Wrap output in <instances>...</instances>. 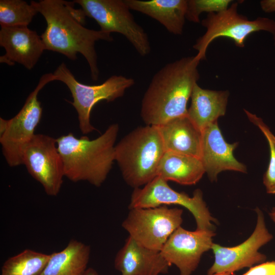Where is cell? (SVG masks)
I'll list each match as a JSON object with an SVG mask.
<instances>
[{"instance_id": "6", "label": "cell", "mask_w": 275, "mask_h": 275, "mask_svg": "<svg viewBox=\"0 0 275 275\" xmlns=\"http://www.w3.org/2000/svg\"><path fill=\"white\" fill-rule=\"evenodd\" d=\"M238 2L232 3L225 10L208 14L201 24L206 29L205 34L198 38L193 48L198 51L196 57L200 61L206 59L209 44L218 37H224L233 40L240 48L245 46V41L250 35L259 31H266L272 35L275 40V21L267 17H259L253 20L237 12Z\"/></svg>"}, {"instance_id": "4", "label": "cell", "mask_w": 275, "mask_h": 275, "mask_svg": "<svg viewBox=\"0 0 275 275\" xmlns=\"http://www.w3.org/2000/svg\"><path fill=\"white\" fill-rule=\"evenodd\" d=\"M166 152L156 126L138 127L115 146V160L125 182L133 188L144 186L157 176Z\"/></svg>"}, {"instance_id": "1", "label": "cell", "mask_w": 275, "mask_h": 275, "mask_svg": "<svg viewBox=\"0 0 275 275\" xmlns=\"http://www.w3.org/2000/svg\"><path fill=\"white\" fill-rule=\"evenodd\" d=\"M31 4L46 22L40 36L45 50L60 53L71 60H76L77 53H81L89 65L92 79L97 81L99 72L95 44L100 40L112 41L111 34L84 27L74 16L73 2L41 0Z\"/></svg>"}, {"instance_id": "30", "label": "cell", "mask_w": 275, "mask_h": 275, "mask_svg": "<svg viewBox=\"0 0 275 275\" xmlns=\"http://www.w3.org/2000/svg\"><path fill=\"white\" fill-rule=\"evenodd\" d=\"M210 275H235L233 272H223L215 273Z\"/></svg>"}, {"instance_id": "2", "label": "cell", "mask_w": 275, "mask_h": 275, "mask_svg": "<svg viewBox=\"0 0 275 275\" xmlns=\"http://www.w3.org/2000/svg\"><path fill=\"white\" fill-rule=\"evenodd\" d=\"M196 56L168 63L153 76L142 99L141 116L147 125L159 126L187 115V104L200 78Z\"/></svg>"}, {"instance_id": "24", "label": "cell", "mask_w": 275, "mask_h": 275, "mask_svg": "<svg viewBox=\"0 0 275 275\" xmlns=\"http://www.w3.org/2000/svg\"><path fill=\"white\" fill-rule=\"evenodd\" d=\"M244 111L250 121L257 126L263 133L268 143L270 150L269 162L263 176V184L267 193L275 194V143L271 138V131L261 118L245 109Z\"/></svg>"}, {"instance_id": "15", "label": "cell", "mask_w": 275, "mask_h": 275, "mask_svg": "<svg viewBox=\"0 0 275 275\" xmlns=\"http://www.w3.org/2000/svg\"><path fill=\"white\" fill-rule=\"evenodd\" d=\"M0 45L6 50L1 63L11 66L16 62L28 70L34 67L45 50L41 37L28 26H1Z\"/></svg>"}, {"instance_id": "9", "label": "cell", "mask_w": 275, "mask_h": 275, "mask_svg": "<svg viewBox=\"0 0 275 275\" xmlns=\"http://www.w3.org/2000/svg\"><path fill=\"white\" fill-rule=\"evenodd\" d=\"M183 210L162 205L133 208L122 224L129 236L149 249L160 251L172 234L182 223Z\"/></svg>"}, {"instance_id": "27", "label": "cell", "mask_w": 275, "mask_h": 275, "mask_svg": "<svg viewBox=\"0 0 275 275\" xmlns=\"http://www.w3.org/2000/svg\"><path fill=\"white\" fill-rule=\"evenodd\" d=\"M261 9L266 13L275 12V0H262L260 2Z\"/></svg>"}, {"instance_id": "20", "label": "cell", "mask_w": 275, "mask_h": 275, "mask_svg": "<svg viewBox=\"0 0 275 275\" xmlns=\"http://www.w3.org/2000/svg\"><path fill=\"white\" fill-rule=\"evenodd\" d=\"M205 173L200 158L166 151L159 163L157 176L167 181L190 185L198 182Z\"/></svg>"}, {"instance_id": "7", "label": "cell", "mask_w": 275, "mask_h": 275, "mask_svg": "<svg viewBox=\"0 0 275 275\" xmlns=\"http://www.w3.org/2000/svg\"><path fill=\"white\" fill-rule=\"evenodd\" d=\"M53 75L57 80L64 82L69 89L76 109L79 127L82 133L87 134L96 130L90 122V114L98 102H111L122 97L126 90L134 84L133 78L123 75H113L98 85H86L78 81L65 63L55 70Z\"/></svg>"}, {"instance_id": "21", "label": "cell", "mask_w": 275, "mask_h": 275, "mask_svg": "<svg viewBox=\"0 0 275 275\" xmlns=\"http://www.w3.org/2000/svg\"><path fill=\"white\" fill-rule=\"evenodd\" d=\"M90 255L89 245L71 239L64 250L50 254L39 275H83L88 268Z\"/></svg>"}, {"instance_id": "5", "label": "cell", "mask_w": 275, "mask_h": 275, "mask_svg": "<svg viewBox=\"0 0 275 275\" xmlns=\"http://www.w3.org/2000/svg\"><path fill=\"white\" fill-rule=\"evenodd\" d=\"M57 80L53 73L42 75L19 112L9 120L0 118V143L3 155L11 167L22 164L23 152L34 138L40 123L42 108L38 99L40 91L48 82Z\"/></svg>"}, {"instance_id": "14", "label": "cell", "mask_w": 275, "mask_h": 275, "mask_svg": "<svg viewBox=\"0 0 275 275\" xmlns=\"http://www.w3.org/2000/svg\"><path fill=\"white\" fill-rule=\"evenodd\" d=\"M238 143L229 144L225 140L217 122L212 123L202 131L200 160L209 179L215 181L217 175L224 171L245 173V165L233 155Z\"/></svg>"}, {"instance_id": "10", "label": "cell", "mask_w": 275, "mask_h": 275, "mask_svg": "<svg viewBox=\"0 0 275 275\" xmlns=\"http://www.w3.org/2000/svg\"><path fill=\"white\" fill-rule=\"evenodd\" d=\"M86 16L94 19L100 30L123 35L143 57L149 54L151 47L148 37L138 24L124 0H75Z\"/></svg>"}, {"instance_id": "17", "label": "cell", "mask_w": 275, "mask_h": 275, "mask_svg": "<svg viewBox=\"0 0 275 275\" xmlns=\"http://www.w3.org/2000/svg\"><path fill=\"white\" fill-rule=\"evenodd\" d=\"M166 152H172L200 158L202 132L187 115L173 119L156 126Z\"/></svg>"}, {"instance_id": "19", "label": "cell", "mask_w": 275, "mask_h": 275, "mask_svg": "<svg viewBox=\"0 0 275 275\" xmlns=\"http://www.w3.org/2000/svg\"><path fill=\"white\" fill-rule=\"evenodd\" d=\"M130 9L156 20L171 33L182 35L187 8V0H124Z\"/></svg>"}, {"instance_id": "26", "label": "cell", "mask_w": 275, "mask_h": 275, "mask_svg": "<svg viewBox=\"0 0 275 275\" xmlns=\"http://www.w3.org/2000/svg\"><path fill=\"white\" fill-rule=\"evenodd\" d=\"M242 275H275V261L263 262L251 267Z\"/></svg>"}, {"instance_id": "28", "label": "cell", "mask_w": 275, "mask_h": 275, "mask_svg": "<svg viewBox=\"0 0 275 275\" xmlns=\"http://www.w3.org/2000/svg\"><path fill=\"white\" fill-rule=\"evenodd\" d=\"M83 275H99V274L94 269L90 267L86 269Z\"/></svg>"}, {"instance_id": "18", "label": "cell", "mask_w": 275, "mask_h": 275, "mask_svg": "<svg viewBox=\"0 0 275 275\" xmlns=\"http://www.w3.org/2000/svg\"><path fill=\"white\" fill-rule=\"evenodd\" d=\"M229 96L228 91L204 89L196 84L192 91L187 115L202 132L225 115Z\"/></svg>"}, {"instance_id": "29", "label": "cell", "mask_w": 275, "mask_h": 275, "mask_svg": "<svg viewBox=\"0 0 275 275\" xmlns=\"http://www.w3.org/2000/svg\"><path fill=\"white\" fill-rule=\"evenodd\" d=\"M269 214L271 219L275 223V207L272 209V210Z\"/></svg>"}, {"instance_id": "8", "label": "cell", "mask_w": 275, "mask_h": 275, "mask_svg": "<svg viewBox=\"0 0 275 275\" xmlns=\"http://www.w3.org/2000/svg\"><path fill=\"white\" fill-rule=\"evenodd\" d=\"M177 205L186 208L194 216L197 230L213 231L212 224L217 220L212 217L203 200L200 189L195 190L192 197L184 192L172 189L168 181L157 176L143 187L134 188L130 198L129 209L153 208L162 205Z\"/></svg>"}, {"instance_id": "16", "label": "cell", "mask_w": 275, "mask_h": 275, "mask_svg": "<svg viewBox=\"0 0 275 275\" xmlns=\"http://www.w3.org/2000/svg\"><path fill=\"white\" fill-rule=\"evenodd\" d=\"M114 266L121 275L166 274L171 266L160 251L149 249L128 236L115 257Z\"/></svg>"}, {"instance_id": "3", "label": "cell", "mask_w": 275, "mask_h": 275, "mask_svg": "<svg viewBox=\"0 0 275 275\" xmlns=\"http://www.w3.org/2000/svg\"><path fill=\"white\" fill-rule=\"evenodd\" d=\"M119 127L110 125L96 139L77 138L72 132L56 139L64 176L77 182L85 181L96 187L106 180L115 160V143Z\"/></svg>"}, {"instance_id": "31", "label": "cell", "mask_w": 275, "mask_h": 275, "mask_svg": "<svg viewBox=\"0 0 275 275\" xmlns=\"http://www.w3.org/2000/svg\"><path fill=\"white\" fill-rule=\"evenodd\" d=\"M270 136H271V138L272 141H273V142L275 143V136H274V135L271 133V132H270Z\"/></svg>"}, {"instance_id": "12", "label": "cell", "mask_w": 275, "mask_h": 275, "mask_svg": "<svg viewBox=\"0 0 275 275\" xmlns=\"http://www.w3.org/2000/svg\"><path fill=\"white\" fill-rule=\"evenodd\" d=\"M255 210L257 214L256 226L252 234L245 241L233 247L212 244L211 249L214 261L208 269L207 275L223 272H234L263 263L266 260V256L259 253L258 250L269 242L272 235L266 227L262 211L258 208Z\"/></svg>"}, {"instance_id": "23", "label": "cell", "mask_w": 275, "mask_h": 275, "mask_svg": "<svg viewBox=\"0 0 275 275\" xmlns=\"http://www.w3.org/2000/svg\"><path fill=\"white\" fill-rule=\"evenodd\" d=\"M37 13L31 4L23 0L0 1L1 26H28Z\"/></svg>"}, {"instance_id": "11", "label": "cell", "mask_w": 275, "mask_h": 275, "mask_svg": "<svg viewBox=\"0 0 275 275\" xmlns=\"http://www.w3.org/2000/svg\"><path fill=\"white\" fill-rule=\"evenodd\" d=\"M22 164L30 175L42 185L47 195H58L65 176L56 139L36 134L23 152Z\"/></svg>"}, {"instance_id": "22", "label": "cell", "mask_w": 275, "mask_h": 275, "mask_svg": "<svg viewBox=\"0 0 275 275\" xmlns=\"http://www.w3.org/2000/svg\"><path fill=\"white\" fill-rule=\"evenodd\" d=\"M50 257V255L25 249L4 262L1 275H39Z\"/></svg>"}, {"instance_id": "25", "label": "cell", "mask_w": 275, "mask_h": 275, "mask_svg": "<svg viewBox=\"0 0 275 275\" xmlns=\"http://www.w3.org/2000/svg\"><path fill=\"white\" fill-rule=\"evenodd\" d=\"M231 0H188L186 19L190 21L200 22V15L203 12L217 13L227 9Z\"/></svg>"}, {"instance_id": "13", "label": "cell", "mask_w": 275, "mask_h": 275, "mask_svg": "<svg viewBox=\"0 0 275 275\" xmlns=\"http://www.w3.org/2000/svg\"><path fill=\"white\" fill-rule=\"evenodd\" d=\"M213 231H190L181 226L170 236L160 251L164 259L179 270L180 275H191L202 255L211 249Z\"/></svg>"}]
</instances>
